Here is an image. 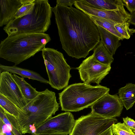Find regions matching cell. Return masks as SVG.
I'll return each instance as SVG.
<instances>
[{
    "mask_svg": "<svg viewBox=\"0 0 135 135\" xmlns=\"http://www.w3.org/2000/svg\"><path fill=\"white\" fill-rule=\"evenodd\" d=\"M76 0H57V4L66 7H72Z\"/></svg>",
    "mask_w": 135,
    "mask_h": 135,
    "instance_id": "obj_29",
    "label": "cell"
},
{
    "mask_svg": "<svg viewBox=\"0 0 135 135\" xmlns=\"http://www.w3.org/2000/svg\"><path fill=\"white\" fill-rule=\"evenodd\" d=\"M0 94L16 105L23 112L24 108L28 102L12 74L8 71H3L0 73Z\"/></svg>",
    "mask_w": 135,
    "mask_h": 135,
    "instance_id": "obj_11",
    "label": "cell"
},
{
    "mask_svg": "<svg viewBox=\"0 0 135 135\" xmlns=\"http://www.w3.org/2000/svg\"><path fill=\"white\" fill-rule=\"evenodd\" d=\"M99 33L100 41L111 55H114L121 45L120 40L117 36L102 27L96 25Z\"/></svg>",
    "mask_w": 135,
    "mask_h": 135,
    "instance_id": "obj_14",
    "label": "cell"
},
{
    "mask_svg": "<svg viewBox=\"0 0 135 135\" xmlns=\"http://www.w3.org/2000/svg\"><path fill=\"white\" fill-rule=\"evenodd\" d=\"M62 49L69 56L85 58L100 41L97 27L82 11L58 4L52 8Z\"/></svg>",
    "mask_w": 135,
    "mask_h": 135,
    "instance_id": "obj_1",
    "label": "cell"
},
{
    "mask_svg": "<svg viewBox=\"0 0 135 135\" xmlns=\"http://www.w3.org/2000/svg\"><path fill=\"white\" fill-rule=\"evenodd\" d=\"M130 14V18L127 22L135 26V12Z\"/></svg>",
    "mask_w": 135,
    "mask_h": 135,
    "instance_id": "obj_30",
    "label": "cell"
},
{
    "mask_svg": "<svg viewBox=\"0 0 135 135\" xmlns=\"http://www.w3.org/2000/svg\"><path fill=\"white\" fill-rule=\"evenodd\" d=\"M125 6L131 13L135 12V0H123Z\"/></svg>",
    "mask_w": 135,
    "mask_h": 135,
    "instance_id": "obj_27",
    "label": "cell"
},
{
    "mask_svg": "<svg viewBox=\"0 0 135 135\" xmlns=\"http://www.w3.org/2000/svg\"><path fill=\"white\" fill-rule=\"evenodd\" d=\"M74 5L76 8L88 15L105 19L112 21L116 24L127 21L130 18V14L126 11L124 7L117 10H103L88 7L79 0H76Z\"/></svg>",
    "mask_w": 135,
    "mask_h": 135,
    "instance_id": "obj_12",
    "label": "cell"
},
{
    "mask_svg": "<svg viewBox=\"0 0 135 135\" xmlns=\"http://www.w3.org/2000/svg\"><path fill=\"white\" fill-rule=\"evenodd\" d=\"M42 55L49 78V84L52 87L59 90L68 86L71 77V69L61 52L52 48L45 47Z\"/></svg>",
    "mask_w": 135,
    "mask_h": 135,
    "instance_id": "obj_6",
    "label": "cell"
},
{
    "mask_svg": "<svg viewBox=\"0 0 135 135\" xmlns=\"http://www.w3.org/2000/svg\"><path fill=\"white\" fill-rule=\"evenodd\" d=\"M45 33H21L8 37L1 41L0 57L16 66L34 56L51 41Z\"/></svg>",
    "mask_w": 135,
    "mask_h": 135,
    "instance_id": "obj_2",
    "label": "cell"
},
{
    "mask_svg": "<svg viewBox=\"0 0 135 135\" xmlns=\"http://www.w3.org/2000/svg\"><path fill=\"white\" fill-rule=\"evenodd\" d=\"M93 55L97 61L102 64L110 65L114 60L113 56L106 49L102 42L94 49Z\"/></svg>",
    "mask_w": 135,
    "mask_h": 135,
    "instance_id": "obj_19",
    "label": "cell"
},
{
    "mask_svg": "<svg viewBox=\"0 0 135 135\" xmlns=\"http://www.w3.org/2000/svg\"><path fill=\"white\" fill-rule=\"evenodd\" d=\"M75 122L73 115L70 112L62 113L50 118L37 127L35 134H58L68 135L72 131Z\"/></svg>",
    "mask_w": 135,
    "mask_h": 135,
    "instance_id": "obj_9",
    "label": "cell"
},
{
    "mask_svg": "<svg viewBox=\"0 0 135 135\" xmlns=\"http://www.w3.org/2000/svg\"><path fill=\"white\" fill-rule=\"evenodd\" d=\"M79 0L88 7L103 10H117L123 7L124 6L122 0Z\"/></svg>",
    "mask_w": 135,
    "mask_h": 135,
    "instance_id": "obj_15",
    "label": "cell"
},
{
    "mask_svg": "<svg viewBox=\"0 0 135 135\" xmlns=\"http://www.w3.org/2000/svg\"><path fill=\"white\" fill-rule=\"evenodd\" d=\"M96 25L99 26L118 37L120 40L124 39L117 31L114 27V22L98 17L88 15Z\"/></svg>",
    "mask_w": 135,
    "mask_h": 135,
    "instance_id": "obj_21",
    "label": "cell"
},
{
    "mask_svg": "<svg viewBox=\"0 0 135 135\" xmlns=\"http://www.w3.org/2000/svg\"><path fill=\"white\" fill-rule=\"evenodd\" d=\"M34 1L33 2L25 4L20 8L14 16L15 19L20 18L30 13L34 8Z\"/></svg>",
    "mask_w": 135,
    "mask_h": 135,
    "instance_id": "obj_25",
    "label": "cell"
},
{
    "mask_svg": "<svg viewBox=\"0 0 135 135\" xmlns=\"http://www.w3.org/2000/svg\"><path fill=\"white\" fill-rule=\"evenodd\" d=\"M123 105L117 94L109 93L100 98L90 106L91 112L106 118L119 117Z\"/></svg>",
    "mask_w": 135,
    "mask_h": 135,
    "instance_id": "obj_10",
    "label": "cell"
},
{
    "mask_svg": "<svg viewBox=\"0 0 135 135\" xmlns=\"http://www.w3.org/2000/svg\"><path fill=\"white\" fill-rule=\"evenodd\" d=\"M130 24L126 21L121 23L115 24L114 27L124 38L129 39L131 35L135 33V29L129 28Z\"/></svg>",
    "mask_w": 135,
    "mask_h": 135,
    "instance_id": "obj_23",
    "label": "cell"
},
{
    "mask_svg": "<svg viewBox=\"0 0 135 135\" xmlns=\"http://www.w3.org/2000/svg\"><path fill=\"white\" fill-rule=\"evenodd\" d=\"M76 68L84 83L89 85L94 83L99 85L102 80L109 74L111 67L98 62L92 55L84 60Z\"/></svg>",
    "mask_w": 135,
    "mask_h": 135,
    "instance_id": "obj_8",
    "label": "cell"
},
{
    "mask_svg": "<svg viewBox=\"0 0 135 135\" xmlns=\"http://www.w3.org/2000/svg\"><path fill=\"white\" fill-rule=\"evenodd\" d=\"M0 106L17 118L23 111L16 105L0 94Z\"/></svg>",
    "mask_w": 135,
    "mask_h": 135,
    "instance_id": "obj_22",
    "label": "cell"
},
{
    "mask_svg": "<svg viewBox=\"0 0 135 135\" xmlns=\"http://www.w3.org/2000/svg\"><path fill=\"white\" fill-rule=\"evenodd\" d=\"M30 13L10 21L3 28L8 36L21 33H45L51 24L52 12L47 0H35Z\"/></svg>",
    "mask_w": 135,
    "mask_h": 135,
    "instance_id": "obj_4",
    "label": "cell"
},
{
    "mask_svg": "<svg viewBox=\"0 0 135 135\" xmlns=\"http://www.w3.org/2000/svg\"><path fill=\"white\" fill-rule=\"evenodd\" d=\"M35 0H0V27L6 25L23 5L33 2Z\"/></svg>",
    "mask_w": 135,
    "mask_h": 135,
    "instance_id": "obj_13",
    "label": "cell"
},
{
    "mask_svg": "<svg viewBox=\"0 0 135 135\" xmlns=\"http://www.w3.org/2000/svg\"><path fill=\"white\" fill-rule=\"evenodd\" d=\"M123 123L127 126L135 134V121L128 117L123 118Z\"/></svg>",
    "mask_w": 135,
    "mask_h": 135,
    "instance_id": "obj_28",
    "label": "cell"
},
{
    "mask_svg": "<svg viewBox=\"0 0 135 135\" xmlns=\"http://www.w3.org/2000/svg\"><path fill=\"white\" fill-rule=\"evenodd\" d=\"M109 90L105 86L85 83L70 85L59 94L61 110L76 112L82 110L90 107Z\"/></svg>",
    "mask_w": 135,
    "mask_h": 135,
    "instance_id": "obj_5",
    "label": "cell"
},
{
    "mask_svg": "<svg viewBox=\"0 0 135 135\" xmlns=\"http://www.w3.org/2000/svg\"><path fill=\"white\" fill-rule=\"evenodd\" d=\"M34 135H64L58 134H35Z\"/></svg>",
    "mask_w": 135,
    "mask_h": 135,
    "instance_id": "obj_32",
    "label": "cell"
},
{
    "mask_svg": "<svg viewBox=\"0 0 135 135\" xmlns=\"http://www.w3.org/2000/svg\"><path fill=\"white\" fill-rule=\"evenodd\" d=\"M55 93L46 89L28 102L17 120L23 134L34 135L36 128L59 110Z\"/></svg>",
    "mask_w": 135,
    "mask_h": 135,
    "instance_id": "obj_3",
    "label": "cell"
},
{
    "mask_svg": "<svg viewBox=\"0 0 135 135\" xmlns=\"http://www.w3.org/2000/svg\"><path fill=\"white\" fill-rule=\"evenodd\" d=\"M13 77L18 85L24 97L28 103L35 98L40 92L26 82L24 78L20 77L15 74L12 75Z\"/></svg>",
    "mask_w": 135,
    "mask_h": 135,
    "instance_id": "obj_18",
    "label": "cell"
},
{
    "mask_svg": "<svg viewBox=\"0 0 135 135\" xmlns=\"http://www.w3.org/2000/svg\"><path fill=\"white\" fill-rule=\"evenodd\" d=\"M111 128L113 135H135L131 130L124 123L113 124Z\"/></svg>",
    "mask_w": 135,
    "mask_h": 135,
    "instance_id": "obj_24",
    "label": "cell"
},
{
    "mask_svg": "<svg viewBox=\"0 0 135 135\" xmlns=\"http://www.w3.org/2000/svg\"><path fill=\"white\" fill-rule=\"evenodd\" d=\"M119 97L127 110L131 108L135 103V84L129 83L118 91Z\"/></svg>",
    "mask_w": 135,
    "mask_h": 135,
    "instance_id": "obj_17",
    "label": "cell"
},
{
    "mask_svg": "<svg viewBox=\"0 0 135 135\" xmlns=\"http://www.w3.org/2000/svg\"><path fill=\"white\" fill-rule=\"evenodd\" d=\"M0 119L9 127L15 135H23L17 118L0 106Z\"/></svg>",
    "mask_w": 135,
    "mask_h": 135,
    "instance_id": "obj_20",
    "label": "cell"
},
{
    "mask_svg": "<svg viewBox=\"0 0 135 135\" xmlns=\"http://www.w3.org/2000/svg\"><path fill=\"white\" fill-rule=\"evenodd\" d=\"M100 135H113L111 127Z\"/></svg>",
    "mask_w": 135,
    "mask_h": 135,
    "instance_id": "obj_31",
    "label": "cell"
},
{
    "mask_svg": "<svg viewBox=\"0 0 135 135\" xmlns=\"http://www.w3.org/2000/svg\"><path fill=\"white\" fill-rule=\"evenodd\" d=\"M0 135H15L7 125L0 119Z\"/></svg>",
    "mask_w": 135,
    "mask_h": 135,
    "instance_id": "obj_26",
    "label": "cell"
},
{
    "mask_svg": "<svg viewBox=\"0 0 135 135\" xmlns=\"http://www.w3.org/2000/svg\"><path fill=\"white\" fill-rule=\"evenodd\" d=\"M115 118H106L91 112L75 120L69 135H100L117 122Z\"/></svg>",
    "mask_w": 135,
    "mask_h": 135,
    "instance_id": "obj_7",
    "label": "cell"
},
{
    "mask_svg": "<svg viewBox=\"0 0 135 135\" xmlns=\"http://www.w3.org/2000/svg\"><path fill=\"white\" fill-rule=\"evenodd\" d=\"M0 71V73L3 71H8L11 73L19 75L23 78H27L45 84H49V81L44 78L38 73L33 71L17 67L15 65L8 66L1 64Z\"/></svg>",
    "mask_w": 135,
    "mask_h": 135,
    "instance_id": "obj_16",
    "label": "cell"
}]
</instances>
